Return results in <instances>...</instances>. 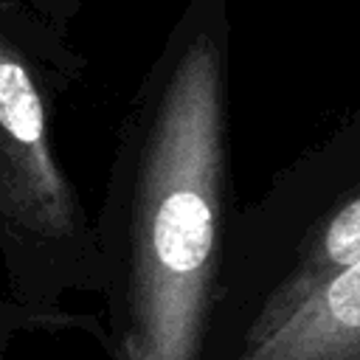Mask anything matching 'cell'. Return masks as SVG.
I'll use <instances>...</instances> for the list:
<instances>
[{"label":"cell","instance_id":"2","mask_svg":"<svg viewBox=\"0 0 360 360\" xmlns=\"http://www.w3.org/2000/svg\"><path fill=\"white\" fill-rule=\"evenodd\" d=\"M84 59L28 3L0 0V256L37 326H73L68 292H98L96 222L56 152V101Z\"/></svg>","mask_w":360,"mask_h":360},{"label":"cell","instance_id":"4","mask_svg":"<svg viewBox=\"0 0 360 360\" xmlns=\"http://www.w3.org/2000/svg\"><path fill=\"white\" fill-rule=\"evenodd\" d=\"M236 360H360V262L304 295Z\"/></svg>","mask_w":360,"mask_h":360},{"label":"cell","instance_id":"5","mask_svg":"<svg viewBox=\"0 0 360 360\" xmlns=\"http://www.w3.org/2000/svg\"><path fill=\"white\" fill-rule=\"evenodd\" d=\"M31 11L62 39H68L70 25L76 20V14L82 11L84 0H28Z\"/></svg>","mask_w":360,"mask_h":360},{"label":"cell","instance_id":"1","mask_svg":"<svg viewBox=\"0 0 360 360\" xmlns=\"http://www.w3.org/2000/svg\"><path fill=\"white\" fill-rule=\"evenodd\" d=\"M225 0H188L129 96L96 222L110 360H202L231 219Z\"/></svg>","mask_w":360,"mask_h":360},{"label":"cell","instance_id":"6","mask_svg":"<svg viewBox=\"0 0 360 360\" xmlns=\"http://www.w3.org/2000/svg\"><path fill=\"white\" fill-rule=\"evenodd\" d=\"M34 326H37V321L31 318V312H25L22 307H17L14 301H0V360L11 349L14 338L22 329H34Z\"/></svg>","mask_w":360,"mask_h":360},{"label":"cell","instance_id":"3","mask_svg":"<svg viewBox=\"0 0 360 360\" xmlns=\"http://www.w3.org/2000/svg\"><path fill=\"white\" fill-rule=\"evenodd\" d=\"M357 262L360 112L233 214L202 360H236L276 318Z\"/></svg>","mask_w":360,"mask_h":360}]
</instances>
